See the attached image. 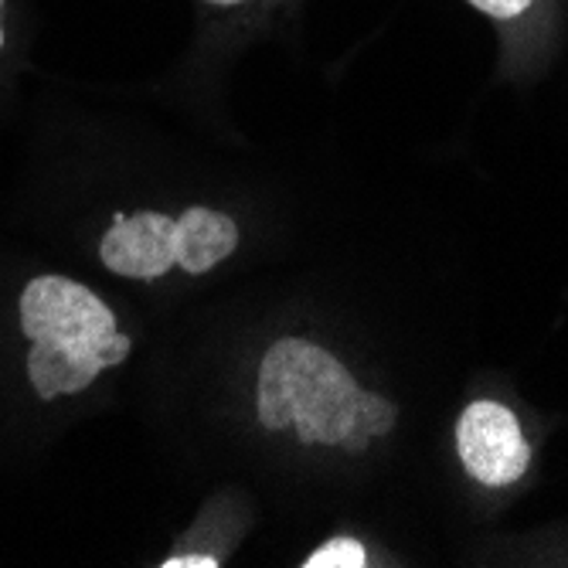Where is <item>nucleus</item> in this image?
I'll use <instances>...</instances> for the list:
<instances>
[{
    "instance_id": "nucleus-1",
    "label": "nucleus",
    "mask_w": 568,
    "mask_h": 568,
    "mask_svg": "<svg viewBox=\"0 0 568 568\" xmlns=\"http://www.w3.org/2000/svg\"><path fill=\"white\" fill-rule=\"evenodd\" d=\"M21 331L31 341L28 382L44 402L85 392L133 347L113 310L65 276H38L21 290Z\"/></svg>"
},
{
    "instance_id": "nucleus-2",
    "label": "nucleus",
    "mask_w": 568,
    "mask_h": 568,
    "mask_svg": "<svg viewBox=\"0 0 568 568\" xmlns=\"http://www.w3.org/2000/svg\"><path fill=\"white\" fill-rule=\"evenodd\" d=\"M357 382L341 361L300 337H280L260 365V423L296 429L306 446H341L357 423Z\"/></svg>"
},
{
    "instance_id": "nucleus-3",
    "label": "nucleus",
    "mask_w": 568,
    "mask_h": 568,
    "mask_svg": "<svg viewBox=\"0 0 568 568\" xmlns=\"http://www.w3.org/2000/svg\"><path fill=\"white\" fill-rule=\"evenodd\" d=\"M456 449L463 470L484 487H507L521 480L531 463V446L525 443L518 416L490 398L463 408L456 423Z\"/></svg>"
},
{
    "instance_id": "nucleus-4",
    "label": "nucleus",
    "mask_w": 568,
    "mask_h": 568,
    "mask_svg": "<svg viewBox=\"0 0 568 568\" xmlns=\"http://www.w3.org/2000/svg\"><path fill=\"white\" fill-rule=\"evenodd\" d=\"M99 260L110 273L126 280H161L178 266L174 219L164 212L116 215L113 229L102 235Z\"/></svg>"
},
{
    "instance_id": "nucleus-5",
    "label": "nucleus",
    "mask_w": 568,
    "mask_h": 568,
    "mask_svg": "<svg viewBox=\"0 0 568 568\" xmlns=\"http://www.w3.org/2000/svg\"><path fill=\"white\" fill-rule=\"evenodd\" d=\"M239 245V225L204 204H191L174 219V252L178 266L187 276L212 273L219 263H225Z\"/></svg>"
},
{
    "instance_id": "nucleus-6",
    "label": "nucleus",
    "mask_w": 568,
    "mask_h": 568,
    "mask_svg": "<svg viewBox=\"0 0 568 568\" xmlns=\"http://www.w3.org/2000/svg\"><path fill=\"white\" fill-rule=\"evenodd\" d=\"M395 419H398V408L388 398L361 388V395H357V423L354 426H361L372 439H378V436H388L395 429Z\"/></svg>"
},
{
    "instance_id": "nucleus-7",
    "label": "nucleus",
    "mask_w": 568,
    "mask_h": 568,
    "mask_svg": "<svg viewBox=\"0 0 568 568\" xmlns=\"http://www.w3.org/2000/svg\"><path fill=\"white\" fill-rule=\"evenodd\" d=\"M368 555L354 538H334L303 561V568H365Z\"/></svg>"
},
{
    "instance_id": "nucleus-8",
    "label": "nucleus",
    "mask_w": 568,
    "mask_h": 568,
    "mask_svg": "<svg viewBox=\"0 0 568 568\" xmlns=\"http://www.w3.org/2000/svg\"><path fill=\"white\" fill-rule=\"evenodd\" d=\"M470 4L494 21H514V18H521L535 0H470Z\"/></svg>"
},
{
    "instance_id": "nucleus-9",
    "label": "nucleus",
    "mask_w": 568,
    "mask_h": 568,
    "mask_svg": "<svg viewBox=\"0 0 568 568\" xmlns=\"http://www.w3.org/2000/svg\"><path fill=\"white\" fill-rule=\"evenodd\" d=\"M164 568H219L222 561L215 555H174L168 561H161Z\"/></svg>"
},
{
    "instance_id": "nucleus-10",
    "label": "nucleus",
    "mask_w": 568,
    "mask_h": 568,
    "mask_svg": "<svg viewBox=\"0 0 568 568\" xmlns=\"http://www.w3.org/2000/svg\"><path fill=\"white\" fill-rule=\"evenodd\" d=\"M204 4H215V8H239L245 0H204Z\"/></svg>"
},
{
    "instance_id": "nucleus-11",
    "label": "nucleus",
    "mask_w": 568,
    "mask_h": 568,
    "mask_svg": "<svg viewBox=\"0 0 568 568\" xmlns=\"http://www.w3.org/2000/svg\"><path fill=\"white\" fill-rule=\"evenodd\" d=\"M0 44H4V31H0Z\"/></svg>"
},
{
    "instance_id": "nucleus-12",
    "label": "nucleus",
    "mask_w": 568,
    "mask_h": 568,
    "mask_svg": "<svg viewBox=\"0 0 568 568\" xmlns=\"http://www.w3.org/2000/svg\"><path fill=\"white\" fill-rule=\"evenodd\" d=\"M0 8H4V0H0Z\"/></svg>"
}]
</instances>
